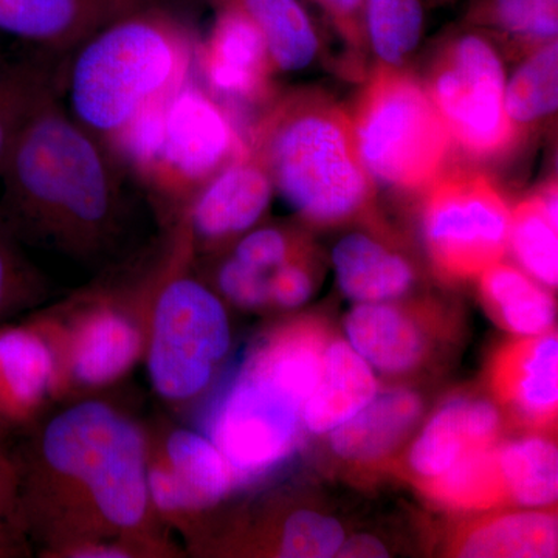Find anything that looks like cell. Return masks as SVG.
Returning a JSON list of instances; mask_svg holds the SVG:
<instances>
[{
	"label": "cell",
	"mask_w": 558,
	"mask_h": 558,
	"mask_svg": "<svg viewBox=\"0 0 558 558\" xmlns=\"http://www.w3.org/2000/svg\"><path fill=\"white\" fill-rule=\"evenodd\" d=\"M336 25L340 38L348 47L349 69L363 73L368 40H366L363 0H315Z\"/></svg>",
	"instance_id": "74e56055"
},
{
	"label": "cell",
	"mask_w": 558,
	"mask_h": 558,
	"mask_svg": "<svg viewBox=\"0 0 558 558\" xmlns=\"http://www.w3.org/2000/svg\"><path fill=\"white\" fill-rule=\"evenodd\" d=\"M143 0H0V32L49 53L76 49L83 40Z\"/></svg>",
	"instance_id": "9a60e30c"
},
{
	"label": "cell",
	"mask_w": 558,
	"mask_h": 558,
	"mask_svg": "<svg viewBox=\"0 0 558 558\" xmlns=\"http://www.w3.org/2000/svg\"><path fill=\"white\" fill-rule=\"evenodd\" d=\"M196 46L190 32L160 11L135 9L83 40L70 61V116L102 145L150 102L191 78Z\"/></svg>",
	"instance_id": "277c9868"
},
{
	"label": "cell",
	"mask_w": 558,
	"mask_h": 558,
	"mask_svg": "<svg viewBox=\"0 0 558 558\" xmlns=\"http://www.w3.org/2000/svg\"><path fill=\"white\" fill-rule=\"evenodd\" d=\"M557 40L531 51L506 83V110L513 126L526 140L557 112Z\"/></svg>",
	"instance_id": "f546056e"
},
{
	"label": "cell",
	"mask_w": 558,
	"mask_h": 558,
	"mask_svg": "<svg viewBox=\"0 0 558 558\" xmlns=\"http://www.w3.org/2000/svg\"><path fill=\"white\" fill-rule=\"evenodd\" d=\"M480 296L487 314L515 336H539L553 329L556 304L537 281L517 267L499 263L480 275Z\"/></svg>",
	"instance_id": "603a6c76"
},
{
	"label": "cell",
	"mask_w": 558,
	"mask_h": 558,
	"mask_svg": "<svg viewBox=\"0 0 558 558\" xmlns=\"http://www.w3.org/2000/svg\"><path fill=\"white\" fill-rule=\"evenodd\" d=\"M557 193V179H549L510 209L509 250L548 289L558 282Z\"/></svg>",
	"instance_id": "cb8c5ba5"
},
{
	"label": "cell",
	"mask_w": 558,
	"mask_h": 558,
	"mask_svg": "<svg viewBox=\"0 0 558 558\" xmlns=\"http://www.w3.org/2000/svg\"><path fill=\"white\" fill-rule=\"evenodd\" d=\"M422 400L409 389L380 392L365 409L330 429V449L354 465H377L403 442L421 417Z\"/></svg>",
	"instance_id": "d6986e66"
},
{
	"label": "cell",
	"mask_w": 558,
	"mask_h": 558,
	"mask_svg": "<svg viewBox=\"0 0 558 558\" xmlns=\"http://www.w3.org/2000/svg\"><path fill=\"white\" fill-rule=\"evenodd\" d=\"M31 553V537L22 517L20 476L11 454H0V558Z\"/></svg>",
	"instance_id": "e575fe53"
},
{
	"label": "cell",
	"mask_w": 558,
	"mask_h": 558,
	"mask_svg": "<svg viewBox=\"0 0 558 558\" xmlns=\"http://www.w3.org/2000/svg\"><path fill=\"white\" fill-rule=\"evenodd\" d=\"M274 191L269 174L247 148L191 197L189 230L207 244L233 240L259 222Z\"/></svg>",
	"instance_id": "5bb4252c"
},
{
	"label": "cell",
	"mask_w": 558,
	"mask_h": 558,
	"mask_svg": "<svg viewBox=\"0 0 558 558\" xmlns=\"http://www.w3.org/2000/svg\"><path fill=\"white\" fill-rule=\"evenodd\" d=\"M349 116L376 185L421 197L450 167L449 130L424 83L405 68L376 64Z\"/></svg>",
	"instance_id": "5b68a950"
},
{
	"label": "cell",
	"mask_w": 558,
	"mask_h": 558,
	"mask_svg": "<svg viewBox=\"0 0 558 558\" xmlns=\"http://www.w3.org/2000/svg\"><path fill=\"white\" fill-rule=\"evenodd\" d=\"M13 458L28 537L57 546L140 535L149 517L148 451L142 428L100 400L49 418Z\"/></svg>",
	"instance_id": "6da1fadb"
},
{
	"label": "cell",
	"mask_w": 558,
	"mask_h": 558,
	"mask_svg": "<svg viewBox=\"0 0 558 558\" xmlns=\"http://www.w3.org/2000/svg\"><path fill=\"white\" fill-rule=\"evenodd\" d=\"M421 202L422 240L442 281L476 279L509 252L508 201L484 172L449 167Z\"/></svg>",
	"instance_id": "52a82bcc"
},
{
	"label": "cell",
	"mask_w": 558,
	"mask_h": 558,
	"mask_svg": "<svg viewBox=\"0 0 558 558\" xmlns=\"http://www.w3.org/2000/svg\"><path fill=\"white\" fill-rule=\"evenodd\" d=\"M517 58L557 40L558 0H487L476 13Z\"/></svg>",
	"instance_id": "4dcf8cb0"
},
{
	"label": "cell",
	"mask_w": 558,
	"mask_h": 558,
	"mask_svg": "<svg viewBox=\"0 0 558 558\" xmlns=\"http://www.w3.org/2000/svg\"><path fill=\"white\" fill-rule=\"evenodd\" d=\"M435 314L421 304L359 303L344 318V330L369 366L398 376L427 362L439 328Z\"/></svg>",
	"instance_id": "4fadbf2b"
},
{
	"label": "cell",
	"mask_w": 558,
	"mask_h": 558,
	"mask_svg": "<svg viewBox=\"0 0 558 558\" xmlns=\"http://www.w3.org/2000/svg\"><path fill=\"white\" fill-rule=\"evenodd\" d=\"M142 343L137 326L120 312L109 307L90 312L70 341V374L87 387L108 385L134 365Z\"/></svg>",
	"instance_id": "7402d4cb"
},
{
	"label": "cell",
	"mask_w": 558,
	"mask_h": 558,
	"mask_svg": "<svg viewBox=\"0 0 558 558\" xmlns=\"http://www.w3.org/2000/svg\"><path fill=\"white\" fill-rule=\"evenodd\" d=\"M303 407L299 396L248 360L213 414L208 438L242 483L292 453L304 428Z\"/></svg>",
	"instance_id": "9c48e42d"
},
{
	"label": "cell",
	"mask_w": 558,
	"mask_h": 558,
	"mask_svg": "<svg viewBox=\"0 0 558 558\" xmlns=\"http://www.w3.org/2000/svg\"><path fill=\"white\" fill-rule=\"evenodd\" d=\"M442 117L454 150L476 163L512 156L523 137L506 110V72L490 40L454 36L436 51L422 81Z\"/></svg>",
	"instance_id": "8992f818"
},
{
	"label": "cell",
	"mask_w": 558,
	"mask_h": 558,
	"mask_svg": "<svg viewBox=\"0 0 558 558\" xmlns=\"http://www.w3.org/2000/svg\"><path fill=\"white\" fill-rule=\"evenodd\" d=\"M497 454L510 505L545 508L557 502L558 453L556 442L543 436L498 444Z\"/></svg>",
	"instance_id": "f1b7e54d"
},
{
	"label": "cell",
	"mask_w": 558,
	"mask_h": 558,
	"mask_svg": "<svg viewBox=\"0 0 558 558\" xmlns=\"http://www.w3.org/2000/svg\"><path fill=\"white\" fill-rule=\"evenodd\" d=\"M218 286L231 303L244 310H258L270 304L269 274L245 266L233 256L220 266Z\"/></svg>",
	"instance_id": "8d00e7d4"
},
{
	"label": "cell",
	"mask_w": 558,
	"mask_h": 558,
	"mask_svg": "<svg viewBox=\"0 0 558 558\" xmlns=\"http://www.w3.org/2000/svg\"><path fill=\"white\" fill-rule=\"evenodd\" d=\"M0 222L20 242L78 259L101 255L123 220L119 165L51 95L24 124L2 171Z\"/></svg>",
	"instance_id": "7a4b0ae2"
},
{
	"label": "cell",
	"mask_w": 558,
	"mask_h": 558,
	"mask_svg": "<svg viewBox=\"0 0 558 558\" xmlns=\"http://www.w3.org/2000/svg\"><path fill=\"white\" fill-rule=\"evenodd\" d=\"M165 458L185 494L190 513L213 508L240 484L215 442L193 429L172 432L165 444Z\"/></svg>",
	"instance_id": "d4e9b609"
},
{
	"label": "cell",
	"mask_w": 558,
	"mask_h": 558,
	"mask_svg": "<svg viewBox=\"0 0 558 558\" xmlns=\"http://www.w3.org/2000/svg\"><path fill=\"white\" fill-rule=\"evenodd\" d=\"M153 314L150 384L171 402L201 395L229 354L231 332L226 307L202 282L175 277L161 289Z\"/></svg>",
	"instance_id": "ba28073f"
},
{
	"label": "cell",
	"mask_w": 558,
	"mask_h": 558,
	"mask_svg": "<svg viewBox=\"0 0 558 558\" xmlns=\"http://www.w3.org/2000/svg\"><path fill=\"white\" fill-rule=\"evenodd\" d=\"M202 76L213 95L238 105H269L274 65L266 44L247 13L234 0L219 14L207 40L196 49Z\"/></svg>",
	"instance_id": "7c38bea8"
},
{
	"label": "cell",
	"mask_w": 558,
	"mask_h": 558,
	"mask_svg": "<svg viewBox=\"0 0 558 558\" xmlns=\"http://www.w3.org/2000/svg\"><path fill=\"white\" fill-rule=\"evenodd\" d=\"M247 148L233 117L189 78L167 102L159 157L145 183L167 199L191 201Z\"/></svg>",
	"instance_id": "30bf717a"
},
{
	"label": "cell",
	"mask_w": 558,
	"mask_h": 558,
	"mask_svg": "<svg viewBox=\"0 0 558 558\" xmlns=\"http://www.w3.org/2000/svg\"><path fill=\"white\" fill-rule=\"evenodd\" d=\"M3 433H5V428L0 427V454H9V451L3 449Z\"/></svg>",
	"instance_id": "60d3db41"
},
{
	"label": "cell",
	"mask_w": 558,
	"mask_h": 558,
	"mask_svg": "<svg viewBox=\"0 0 558 558\" xmlns=\"http://www.w3.org/2000/svg\"><path fill=\"white\" fill-rule=\"evenodd\" d=\"M336 557L349 558H387V546L373 535L360 534L351 538H344Z\"/></svg>",
	"instance_id": "ab89813d"
},
{
	"label": "cell",
	"mask_w": 558,
	"mask_h": 558,
	"mask_svg": "<svg viewBox=\"0 0 558 558\" xmlns=\"http://www.w3.org/2000/svg\"><path fill=\"white\" fill-rule=\"evenodd\" d=\"M57 377V354L39 329L0 326V427L28 421Z\"/></svg>",
	"instance_id": "e0dca14e"
},
{
	"label": "cell",
	"mask_w": 558,
	"mask_h": 558,
	"mask_svg": "<svg viewBox=\"0 0 558 558\" xmlns=\"http://www.w3.org/2000/svg\"><path fill=\"white\" fill-rule=\"evenodd\" d=\"M245 140L304 222L330 229L377 220V185L360 157L351 116L326 92L301 89L270 101Z\"/></svg>",
	"instance_id": "3957f363"
},
{
	"label": "cell",
	"mask_w": 558,
	"mask_h": 558,
	"mask_svg": "<svg viewBox=\"0 0 558 558\" xmlns=\"http://www.w3.org/2000/svg\"><path fill=\"white\" fill-rule=\"evenodd\" d=\"M379 395L373 368L349 341L330 337L317 385L303 407V427L325 435L365 409Z\"/></svg>",
	"instance_id": "ffe728a7"
},
{
	"label": "cell",
	"mask_w": 558,
	"mask_h": 558,
	"mask_svg": "<svg viewBox=\"0 0 558 558\" xmlns=\"http://www.w3.org/2000/svg\"><path fill=\"white\" fill-rule=\"evenodd\" d=\"M501 414L490 400L453 398L439 407L409 454L414 484L436 478L462 458L498 442Z\"/></svg>",
	"instance_id": "2e32d148"
},
{
	"label": "cell",
	"mask_w": 558,
	"mask_h": 558,
	"mask_svg": "<svg viewBox=\"0 0 558 558\" xmlns=\"http://www.w3.org/2000/svg\"><path fill=\"white\" fill-rule=\"evenodd\" d=\"M416 487L440 508L459 512H483L512 506L499 468L497 444L468 454L442 475L421 481Z\"/></svg>",
	"instance_id": "484cf974"
},
{
	"label": "cell",
	"mask_w": 558,
	"mask_h": 558,
	"mask_svg": "<svg viewBox=\"0 0 558 558\" xmlns=\"http://www.w3.org/2000/svg\"><path fill=\"white\" fill-rule=\"evenodd\" d=\"M314 293V277L307 267L306 255L300 256L269 274L270 303L293 310L306 303Z\"/></svg>",
	"instance_id": "f35d334b"
},
{
	"label": "cell",
	"mask_w": 558,
	"mask_h": 558,
	"mask_svg": "<svg viewBox=\"0 0 558 558\" xmlns=\"http://www.w3.org/2000/svg\"><path fill=\"white\" fill-rule=\"evenodd\" d=\"M341 292L357 303H384L405 295L416 271L398 250L371 233L347 234L332 252Z\"/></svg>",
	"instance_id": "44dd1931"
},
{
	"label": "cell",
	"mask_w": 558,
	"mask_h": 558,
	"mask_svg": "<svg viewBox=\"0 0 558 558\" xmlns=\"http://www.w3.org/2000/svg\"><path fill=\"white\" fill-rule=\"evenodd\" d=\"M343 539L339 520L314 510H296L282 523L274 553L288 558L336 557Z\"/></svg>",
	"instance_id": "d6a6232c"
},
{
	"label": "cell",
	"mask_w": 558,
	"mask_h": 558,
	"mask_svg": "<svg viewBox=\"0 0 558 558\" xmlns=\"http://www.w3.org/2000/svg\"><path fill=\"white\" fill-rule=\"evenodd\" d=\"M556 509L494 513L461 524L447 543L451 557H557Z\"/></svg>",
	"instance_id": "ac0fdd59"
},
{
	"label": "cell",
	"mask_w": 558,
	"mask_h": 558,
	"mask_svg": "<svg viewBox=\"0 0 558 558\" xmlns=\"http://www.w3.org/2000/svg\"><path fill=\"white\" fill-rule=\"evenodd\" d=\"M488 387L495 399L523 427L539 433L557 428V330L519 336L501 344L487 366Z\"/></svg>",
	"instance_id": "8fae6325"
},
{
	"label": "cell",
	"mask_w": 558,
	"mask_h": 558,
	"mask_svg": "<svg viewBox=\"0 0 558 558\" xmlns=\"http://www.w3.org/2000/svg\"><path fill=\"white\" fill-rule=\"evenodd\" d=\"M61 84V70L50 57L0 61V171L32 113L60 94Z\"/></svg>",
	"instance_id": "4316f807"
},
{
	"label": "cell",
	"mask_w": 558,
	"mask_h": 558,
	"mask_svg": "<svg viewBox=\"0 0 558 558\" xmlns=\"http://www.w3.org/2000/svg\"><path fill=\"white\" fill-rule=\"evenodd\" d=\"M255 22L275 72H300L318 57L314 24L299 0H236Z\"/></svg>",
	"instance_id": "83f0119b"
},
{
	"label": "cell",
	"mask_w": 558,
	"mask_h": 558,
	"mask_svg": "<svg viewBox=\"0 0 558 558\" xmlns=\"http://www.w3.org/2000/svg\"><path fill=\"white\" fill-rule=\"evenodd\" d=\"M363 20L377 64L405 68L424 32L421 0H363Z\"/></svg>",
	"instance_id": "1f68e13d"
},
{
	"label": "cell",
	"mask_w": 558,
	"mask_h": 558,
	"mask_svg": "<svg viewBox=\"0 0 558 558\" xmlns=\"http://www.w3.org/2000/svg\"><path fill=\"white\" fill-rule=\"evenodd\" d=\"M303 255H307L304 241L290 236L286 231L267 227V229L250 231L245 234L238 242L233 258L253 269L270 274L288 260Z\"/></svg>",
	"instance_id": "d590c367"
},
{
	"label": "cell",
	"mask_w": 558,
	"mask_h": 558,
	"mask_svg": "<svg viewBox=\"0 0 558 558\" xmlns=\"http://www.w3.org/2000/svg\"><path fill=\"white\" fill-rule=\"evenodd\" d=\"M43 282L21 250V242L0 222V323L39 299Z\"/></svg>",
	"instance_id": "836d02e7"
}]
</instances>
